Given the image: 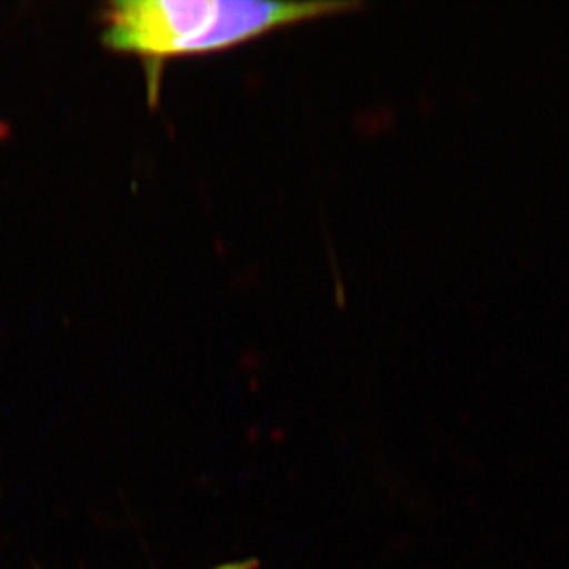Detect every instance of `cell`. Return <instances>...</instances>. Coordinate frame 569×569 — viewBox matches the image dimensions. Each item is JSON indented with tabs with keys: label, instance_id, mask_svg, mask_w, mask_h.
Segmentation results:
<instances>
[{
	"label": "cell",
	"instance_id": "cell-1",
	"mask_svg": "<svg viewBox=\"0 0 569 569\" xmlns=\"http://www.w3.org/2000/svg\"><path fill=\"white\" fill-rule=\"evenodd\" d=\"M362 7L356 2L121 0L103 14V43L160 66L176 56L223 51L296 22ZM152 78V77H151Z\"/></svg>",
	"mask_w": 569,
	"mask_h": 569
},
{
	"label": "cell",
	"instance_id": "cell-2",
	"mask_svg": "<svg viewBox=\"0 0 569 569\" xmlns=\"http://www.w3.org/2000/svg\"><path fill=\"white\" fill-rule=\"evenodd\" d=\"M260 568V560L247 559L241 561H230V563L219 565L212 569H258Z\"/></svg>",
	"mask_w": 569,
	"mask_h": 569
}]
</instances>
